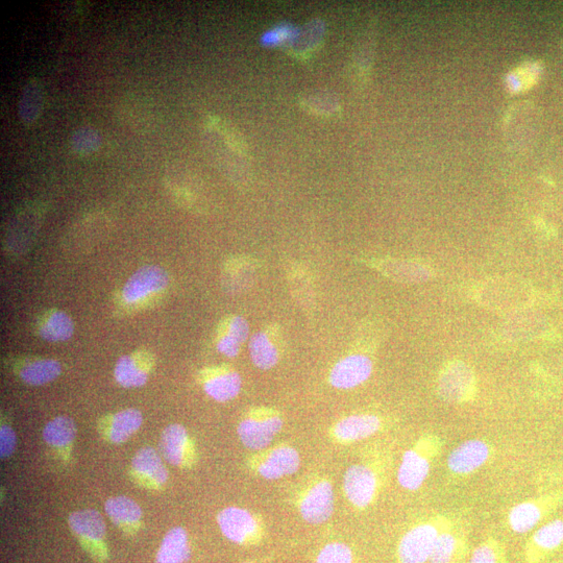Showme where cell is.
Returning <instances> with one entry per match:
<instances>
[{"label": "cell", "instance_id": "1f68e13d", "mask_svg": "<svg viewBox=\"0 0 563 563\" xmlns=\"http://www.w3.org/2000/svg\"><path fill=\"white\" fill-rule=\"evenodd\" d=\"M16 434L8 424H2L0 428V456L3 459L10 458L16 449Z\"/></svg>", "mask_w": 563, "mask_h": 563}, {"label": "cell", "instance_id": "d6a6232c", "mask_svg": "<svg viewBox=\"0 0 563 563\" xmlns=\"http://www.w3.org/2000/svg\"><path fill=\"white\" fill-rule=\"evenodd\" d=\"M295 33L296 31L293 30L290 26H285V24H282V26L266 33L263 36V43L269 45L279 44L295 36Z\"/></svg>", "mask_w": 563, "mask_h": 563}, {"label": "cell", "instance_id": "7a4b0ae2", "mask_svg": "<svg viewBox=\"0 0 563 563\" xmlns=\"http://www.w3.org/2000/svg\"><path fill=\"white\" fill-rule=\"evenodd\" d=\"M446 514H434L413 525L401 537L397 549L399 563H426L429 561L440 534L455 523Z\"/></svg>", "mask_w": 563, "mask_h": 563}, {"label": "cell", "instance_id": "d4e9b609", "mask_svg": "<svg viewBox=\"0 0 563 563\" xmlns=\"http://www.w3.org/2000/svg\"><path fill=\"white\" fill-rule=\"evenodd\" d=\"M151 362L146 357L122 356L116 363L114 376L125 388H138L149 381Z\"/></svg>", "mask_w": 563, "mask_h": 563}, {"label": "cell", "instance_id": "7c38bea8", "mask_svg": "<svg viewBox=\"0 0 563 563\" xmlns=\"http://www.w3.org/2000/svg\"><path fill=\"white\" fill-rule=\"evenodd\" d=\"M300 512L309 524L327 522L334 511V489L327 479L318 480L307 488L300 501Z\"/></svg>", "mask_w": 563, "mask_h": 563}, {"label": "cell", "instance_id": "83f0119b", "mask_svg": "<svg viewBox=\"0 0 563 563\" xmlns=\"http://www.w3.org/2000/svg\"><path fill=\"white\" fill-rule=\"evenodd\" d=\"M62 373V365L54 359H37L21 367L20 379L32 386L55 381Z\"/></svg>", "mask_w": 563, "mask_h": 563}, {"label": "cell", "instance_id": "d6986e66", "mask_svg": "<svg viewBox=\"0 0 563 563\" xmlns=\"http://www.w3.org/2000/svg\"><path fill=\"white\" fill-rule=\"evenodd\" d=\"M374 365L370 357L354 354L341 359L330 373V383L337 389H352L369 380Z\"/></svg>", "mask_w": 563, "mask_h": 563}, {"label": "cell", "instance_id": "4316f807", "mask_svg": "<svg viewBox=\"0 0 563 563\" xmlns=\"http://www.w3.org/2000/svg\"><path fill=\"white\" fill-rule=\"evenodd\" d=\"M374 266L386 277L397 282L418 283L430 277L425 266L412 261L388 259L377 262Z\"/></svg>", "mask_w": 563, "mask_h": 563}, {"label": "cell", "instance_id": "8992f818", "mask_svg": "<svg viewBox=\"0 0 563 563\" xmlns=\"http://www.w3.org/2000/svg\"><path fill=\"white\" fill-rule=\"evenodd\" d=\"M217 524L227 540L243 547L258 546L266 533L262 521L249 510L240 507H228L220 511Z\"/></svg>", "mask_w": 563, "mask_h": 563}, {"label": "cell", "instance_id": "f546056e", "mask_svg": "<svg viewBox=\"0 0 563 563\" xmlns=\"http://www.w3.org/2000/svg\"><path fill=\"white\" fill-rule=\"evenodd\" d=\"M469 563H509L504 544L489 535L471 553Z\"/></svg>", "mask_w": 563, "mask_h": 563}, {"label": "cell", "instance_id": "4fadbf2b", "mask_svg": "<svg viewBox=\"0 0 563 563\" xmlns=\"http://www.w3.org/2000/svg\"><path fill=\"white\" fill-rule=\"evenodd\" d=\"M130 474L134 482L150 491H161L168 481L163 460L151 447L142 448L135 454Z\"/></svg>", "mask_w": 563, "mask_h": 563}, {"label": "cell", "instance_id": "ac0fdd59", "mask_svg": "<svg viewBox=\"0 0 563 563\" xmlns=\"http://www.w3.org/2000/svg\"><path fill=\"white\" fill-rule=\"evenodd\" d=\"M563 545V518L537 529L524 547L525 563H542Z\"/></svg>", "mask_w": 563, "mask_h": 563}, {"label": "cell", "instance_id": "30bf717a", "mask_svg": "<svg viewBox=\"0 0 563 563\" xmlns=\"http://www.w3.org/2000/svg\"><path fill=\"white\" fill-rule=\"evenodd\" d=\"M494 453V447L486 440L469 439L450 453L447 467L451 474L458 477H467L485 467L492 460Z\"/></svg>", "mask_w": 563, "mask_h": 563}, {"label": "cell", "instance_id": "3957f363", "mask_svg": "<svg viewBox=\"0 0 563 563\" xmlns=\"http://www.w3.org/2000/svg\"><path fill=\"white\" fill-rule=\"evenodd\" d=\"M283 425V416L278 410L255 407L243 415L237 432L244 447L259 452L273 443Z\"/></svg>", "mask_w": 563, "mask_h": 563}, {"label": "cell", "instance_id": "52a82bcc", "mask_svg": "<svg viewBox=\"0 0 563 563\" xmlns=\"http://www.w3.org/2000/svg\"><path fill=\"white\" fill-rule=\"evenodd\" d=\"M248 465L258 476L277 480L296 474L301 467V457L295 448L279 445L250 456Z\"/></svg>", "mask_w": 563, "mask_h": 563}, {"label": "cell", "instance_id": "cb8c5ba5", "mask_svg": "<svg viewBox=\"0 0 563 563\" xmlns=\"http://www.w3.org/2000/svg\"><path fill=\"white\" fill-rule=\"evenodd\" d=\"M250 327L242 316H231L220 328L216 348L220 354L229 358L236 357L244 342L249 338Z\"/></svg>", "mask_w": 563, "mask_h": 563}, {"label": "cell", "instance_id": "603a6c76", "mask_svg": "<svg viewBox=\"0 0 563 563\" xmlns=\"http://www.w3.org/2000/svg\"><path fill=\"white\" fill-rule=\"evenodd\" d=\"M76 436V424L67 416H57V418L48 422L43 430V439L46 445L64 459L71 457Z\"/></svg>", "mask_w": 563, "mask_h": 563}, {"label": "cell", "instance_id": "8fae6325", "mask_svg": "<svg viewBox=\"0 0 563 563\" xmlns=\"http://www.w3.org/2000/svg\"><path fill=\"white\" fill-rule=\"evenodd\" d=\"M160 449L164 459L174 467L191 469L198 462L197 447L182 425L174 424L164 429Z\"/></svg>", "mask_w": 563, "mask_h": 563}, {"label": "cell", "instance_id": "ba28073f", "mask_svg": "<svg viewBox=\"0 0 563 563\" xmlns=\"http://www.w3.org/2000/svg\"><path fill=\"white\" fill-rule=\"evenodd\" d=\"M563 502V494L553 493L525 500L511 507L507 525L514 534H526L550 516Z\"/></svg>", "mask_w": 563, "mask_h": 563}, {"label": "cell", "instance_id": "6da1fadb", "mask_svg": "<svg viewBox=\"0 0 563 563\" xmlns=\"http://www.w3.org/2000/svg\"><path fill=\"white\" fill-rule=\"evenodd\" d=\"M443 439L435 433H425L402 457L398 470L399 484L409 492H416L427 481L433 463L442 455Z\"/></svg>", "mask_w": 563, "mask_h": 563}, {"label": "cell", "instance_id": "9a60e30c", "mask_svg": "<svg viewBox=\"0 0 563 563\" xmlns=\"http://www.w3.org/2000/svg\"><path fill=\"white\" fill-rule=\"evenodd\" d=\"M471 554L468 533L458 522L449 527L438 537L429 563H461Z\"/></svg>", "mask_w": 563, "mask_h": 563}, {"label": "cell", "instance_id": "9c48e42d", "mask_svg": "<svg viewBox=\"0 0 563 563\" xmlns=\"http://www.w3.org/2000/svg\"><path fill=\"white\" fill-rule=\"evenodd\" d=\"M381 483L380 471L374 464H354L345 475V495L354 507L365 509L376 501Z\"/></svg>", "mask_w": 563, "mask_h": 563}, {"label": "cell", "instance_id": "4dcf8cb0", "mask_svg": "<svg viewBox=\"0 0 563 563\" xmlns=\"http://www.w3.org/2000/svg\"><path fill=\"white\" fill-rule=\"evenodd\" d=\"M353 561V551L344 543L326 545L316 559V563H353Z\"/></svg>", "mask_w": 563, "mask_h": 563}, {"label": "cell", "instance_id": "5bb4252c", "mask_svg": "<svg viewBox=\"0 0 563 563\" xmlns=\"http://www.w3.org/2000/svg\"><path fill=\"white\" fill-rule=\"evenodd\" d=\"M168 283L169 278L163 268L146 265L138 269L128 280L124 289H122V298L128 304H136L164 290Z\"/></svg>", "mask_w": 563, "mask_h": 563}, {"label": "cell", "instance_id": "e0dca14e", "mask_svg": "<svg viewBox=\"0 0 563 563\" xmlns=\"http://www.w3.org/2000/svg\"><path fill=\"white\" fill-rule=\"evenodd\" d=\"M205 393L216 402L235 399L241 391L242 380L238 372L229 366L210 367L200 374Z\"/></svg>", "mask_w": 563, "mask_h": 563}, {"label": "cell", "instance_id": "ffe728a7", "mask_svg": "<svg viewBox=\"0 0 563 563\" xmlns=\"http://www.w3.org/2000/svg\"><path fill=\"white\" fill-rule=\"evenodd\" d=\"M143 422L139 410L129 408L105 416L99 423V432L106 442L121 445L138 432Z\"/></svg>", "mask_w": 563, "mask_h": 563}, {"label": "cell", "instance_id": "f1b7e54d", "mask_svg": "<svg viewBox=\"0 0 563 563\" xmlns=\"http://www.w3.org/2000/svg\"><path fill=\"white\" fill-rule=\"evenodd\" d=\"M75 326L71 318L62 311L48 313L39 328L40 336L47 341L59 342L71 338Z\"/></svg>", "mask_w": 563, "mask_h": 563}, {"label": "cell", "instance_id": "836d02e7", "mask_svg": "<svg viewBox=\"0 0 563 563\" xmlns=\"http://www.w3.org/2000/svg\"><path fill=\"white\" fill-rule=\"evenodd\" d=\"M247 563H251V562H247Z\"/></svg>", "mask_w": 563, "mask_h": 563}, {"label": "cell", "instance_id": "44dd1931", "mask_svg": "<svg viewBox=\"0 0 563 563\" xmlns=\"http://www.w3.org/2000/svg\"><path fill=\"white\" fill-rule=\"evenodd\" d=\"M249 347L253 363L262 371L272 370L281 359V340L274 328L254 334Z\"/></svg>", "mask_w": 563, "mask_h": 563}, {"label": "cell", "instance_id": "2e32d148", "mask_svg": "<svg viewBox=\"0 0 563 563\" xmlns=\"http://www.w3.org/2000/svg\"><path fill=\"white\" fill-rule=\"evenodd\" d=\"M382 428L383 421L377 414H353L337 422L331 436L337 443L349 445L376 435Z\"/></svg>", "mask_w": 563, "mask_h": 563}, {"label": "cell", "instance_id": "484cf974", "mask_svg": "<svg viewBox=\"0 0 563 563\" xmlns=\"http://www.w3.org/2000/svg\"><path fill=\"white\" fill-rule=\"evenodd\" d=\"M191 548L187 531L182 527L169 530L163 538L156 555V563H185Z\"/></svg>", "mask_w": 563, "mask_h": 563}, {"label": "cell", "instance_id": "5b68a950", "mask_svg": "<svg viewBox=\"0 0 563 563\" xmlns=\"http://www.w3.org/2000/svg\"><path fill=\"white\" fill-rule=\"evenodd\" d=\"M68 525L82 548L96 562L104 563L108 560L107 526L99 511L83 509L72 512Z\"/></svg>", "mask_w": 563, "mask_h": 563}, {"label": "cell", "instance_id": "7402d4cb", "mask_svg": "<svg viewBox=\"0 0 563 563\" xmlns=\"http://www.w3.org/2000/svg\"><path fill=\"white\" fill-rule=\"evenodd\" d=\"M105 511L120 531L136 534L140 530L142 510L133 499L124 496L110 498L105 503Z\"/></svg>", "mask_w": 563, "mask_h": 563}, {"label": "cell", "instance_id": "277c9868", "mask_svg": "<svg viewBox=\"0 0 563 563\" xmlns=\"http://www.w3.org/2000/svg\"><path fill=\"white\" fill-rule=\"evenodd\" d=\"M436 389L438 397L447 403L468 404L478 393L477 376L467 362L452 360L440 370Z\"/></svg>", "mask_w": 563, "mask_h": 563}]
</instances>
